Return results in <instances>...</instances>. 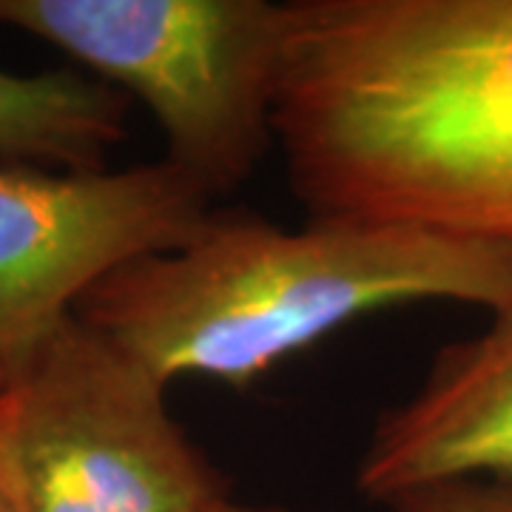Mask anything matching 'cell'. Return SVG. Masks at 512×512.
Masks as SVG:
<instances>
[{
	"label": "cell",
	"instance_id": "cell-6",
	"mask_svg": "<svg viewBox=\"0 0 512 512\" xmlns=\"http://www.w3.org/2000/svg\"><path fill=\"white\" fill-rule=\"evenodd\" d=\"M447 481L512 487V302L473 339L439 350L421 387L370 433L356 484L393 501Z\"/></svg>",
	"mask_w": 512,
	"mask_h": 512
},
{
	"label": "cell",
	"instance_id": "cell-10",
	"mask_svg": "<svg viewBox=\"0 0 512 512\" xmlns=\"http://www.w3.org/2000/svg\"><path fill=\"white\" fill-rule=\"evenodd\" d=\"M0 512H18L15 507H12V501H9V498L3 495V490H0Z\"/></svg>",
	"mask_w": 512,
	"mask_h": 512
},
{
	"label": "cell",
	"instance_id": "cell-4",
	"mask_svg": "<svg viewBox=\"0 0 512 512\" xmlns=\"http://www.w3.org/2000/svg\"><path fill=\"white\" fill-rule=\"evenodd\" d=\"M165 387L74 313L0 387L3 495L18 512H200L225 498Z\"/></svg>",
	"mask_w": 512,
	"mask_h": 512
},
{
	"label": "cell",
	"instance_id": "cell-7",
	"mask_svg": "<svg viewBox=\"0 0 512 512\" xmlns=\"http://www.w3.org/2000/svg\"><path fill=\"white\" fill-rule=\"evenodd\" d=\"M128 97L89 74L0 72V165L106 168L128 134Z\"/></svg>",
	"mask_w": 512,
	"mask_h": 512
},
{
	"label": "cell",
	"instance_id": "cell-9",
	"mask_svg": "<svg viewBox=\"0 0 512 512\" xmlns=\"http://www.w3.org/2000/svg\"><path fill=\"white\" fill-rule=\"evenodd\" d=\"M200 512H288V510H274V507H245V504H234V501H228V495H225V498L214 501V504H208V507Z\"/></svg>",
	"mask_w": 512,
	"mask_h": 512
},
{
	"label": "cell",
	"instance_id": "cell-5",
	"mask_svg": "<svg viewBox=\"0 0 512 512\" xmlns=\"http://www.w3.org/2000/svg\"><path fill=\"white\" fill-rule=\"evenodd\" d=\"M211 211L214 197L168 160L117 171L0 165V387L97 282L183 245Z\"/></svg>",
	"mask_w": 512,
	"mask_h": 512
},
{
	"label": "cell",
	"instance_id": "cell-2",
	"mask_svg": "<svg viewBox=\"0 0 512 512\" xmlns=\"http://www.w3.org/2000/svg\"><path fill=\"white\" fill-rule=\"evenodd\" d=\"M453 299L512 302V245L370 222L288 231L254 211H211L183 245L131 259L77 316L171 384H245L365 313Z\"/></svg>",
	"mask_w": 512,
	"mask_h": 512
},
{
	"label": "cell",
	"instance_id": "cell-8",
	"mask_svg": "<svg viewBox=\"0 0 512 512\" xmlns=\"http://www.w3.org/2000/svg\"><path fill=\"white\" fill-rule=\"evenodd\" d=\"M393 512H512V487L495 481H447L387 501Z\"/></svg>",
	"mask_w": 512,
	"mask_h": 512
},
{
	"label": "cell",
	"instance_id": "cell-3",
	"mask_svg": "<svg viewBox=\"0 0 512 512\" xmlns=\"http://www.w3.org/2000/svg\"><path fill=\"white\" fill-rule=\"evenodd\" d=\"M0 26L137 97L163 131V160L211 197L245 183L276 143L288 3L0 0Z\"/></svg>",
	"mask_w": 512,
	"mask_h": 512
},
{
	"label": "cell",
	"instance_id": "cell-1",
	"mask_svg": "<svg viewBox=\"0 0 512 512\" xmlns=\"http://www.w3.org/2000/svg\"><path fill=\"white\" fill-rule=\"evenodd\" d=\"M274 140L311 220L512 245V0H293Z\"/></svg>",
	"mask_w": 512,
	"mask_h": 512
}]
</instances>
